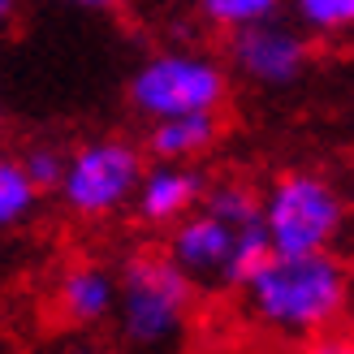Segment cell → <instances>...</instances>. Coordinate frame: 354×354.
<instances>
[{"instance_id": "obj_13", "label": "cell", "mask_w": 354, "mask_h": 354, "mask_svg": "<svg viewBox=\"0 0 354 354\" xmlns=\"http://www.w3.org/2000/svg\"><path fill=\"white\" fill-rule=\"evenodd\" d=\"M294 22L315 39H346L354 35V0H290Z\"/></svg>"}, {"instance_id": "obj_8", "label": "cell", "mask_w": 354, "mask_h": 354, "mask_svg": "<svg viewBox=\"0 0 354 354\" xmlns=\"http://www.w3.org/2000/svg\"><path fill=\"white\" fill-rule=\"evenodd\" d=\"M117 286L121 277L104 259H74L52 281V307L69 328H104L117 311Z\"/></svg>"}, {"instance_id": "obj_10", "label": "cell", "mask_w": 354, "mask_h": 354, "mask_svg": "<svg viewBox=\"0 0 354 354\" xmlns=\"http://www.w3.org/2000/svg\"><path fill=\"white\" fill-rule=\"evenodd\" d=\"M225 121L221 113H182V117H160L147 121L143 151L151 160H177V165H199L203 156L221 143Z\"/></svg>"}, {"instance_id": "obj_5", "label": "cell", "mask_w": 354, "mask_h": 354, "mask_svg": "<svg viewBox=\"0 0 354 354\" xmlns=\"http://www.w3.org/2000/svg\"><path fill=\"white\" fill-rule=\"evenodd\" d=\"M229 82H234V69L216 52L173 44V48H156L151 57L134 65L126 82V104L143 121L182 117V113H221L229 104Z\"/></svg>"}, {"instance_id": "obj_9", "label": "cell", "mask_w": 354, "mask_h": 354, "mask_svg": "<svg viewBox=\"0 0 354 354\" xmlns=\"http://www.w3.org/2000/svg\"><path fill=\"white\" fill-rule=\"evenodd\" d=\"M207 190V177L199 173V165H177V160H151L143 169V182L134 190L130 212L147 229H173L182 216H190L199 207Z\"/></svg>"}, {"instance_id": "obj_2", "label": "cell", "mask_w": 354, "mask_h": 354, "mask_svg": "<svg viewBox=\"0 0 354 354\" xmlns=\"http://www.w3.org/2000/svg\"><path fill=\"white\" fill-rule=\"evenodd\" d=\"M165 251L199 294H238L251 268L272 251L259 190L242 177L207 182L199 207L169 229Z\"/></svg>"}, {"instance_id": "obj_20", "label": "cell", "mask_w": 354, "mask_h": 354, "mask_svg": "<svg viewBox=\"0 0 354 354\" xmlns=\"http://www.w3.org/2000/svg\"><path fill=\"white\" fill-rule=\"evenodd\" d=\"M221 354H242V350H221Z\"/></svg>"}, {"instance_id": "obj_15", "label": "cell", "mask_w": 354, "mask_h": 354, "mask_svg": "<svg viewBox=\"0 0 354 354\" xmlns=\"http://www.w3.org/2000/svg\"><path fill=\"white\" fill-rule=\"evenodd\" d=\"M294 354H354V333L350 328H328V333H315V337L298 342Z\"/></svg>"}, {"instance_id": "obj_1", "label": "cell", "mask_w": 354, "mask_h": 354, "mask_svg": "<svg viewBox=\"0 0 354 354\" xmlns=\"http://www.w3.org/2000/svg\"><path fill=\"white\" fill-rule=\"evenodd\" d=\"M234 298L238 320L255 337L298 346L354 311V268L337 251H268Z\"/></svg>"}, {"instance_id": "obj_14", "label": "cell", "mask_w": 354, "mask_h": 354, "mask_svg": "<svg viewBox=\"0 0 354 354\" xmlns=\"http://www.w3.org/2000/svg\"><path fill=\"white\" fill-rule=\"evenodd\" d=\"M17 156H22L26 173L35 177V186H39L44 194H48V190L57 194V186H61V173H65V160H69V147H61V143H48V138H39V143L22 147Z\"/></svg>"}, {"instance_id": "obj_6", "label": "cell", "mask_w": 354, "mask_h": 354, "mask_svg": "<svg viewBox=\"0 0 354 354\" xmlns=\"http://www.w3.org/2000/svg\"><path fill=\"white\" fill-rule=\"evenodd\" d=\"M147 151L126 134H100L69 147L57 199L74 221H113L130 212L134 190L143 182Z\"/></svg>"}, {"instance_id": "obj_17", "label": "cell", "mask_w": 354, "mask_h": 354, "mask_svg": "<svg viewBox=\"0 0 354 354\" xmlns=\"http://www.w3.org/2000/svg\"><path fill=\"white\" fill-rule=\"evenodd\" d=\"M13 17H17V0H0V30H9Z\"/></svg>"}, {"instance_id": "obj_7", "label": "cell", "mask_w": 354, "mask_h": 354, "mask_svg": "<svg viewBox=\"0 0 354 354\" xmlns=\"http://www.w3.org/2000/svg\"><path fill=\"white\" fill-rule=\"evenodd\" d=\"M225 65L251 86L286 91L311 69V35L281 17H268L259 26L225 35Z\"/></svg>"}, {"instance_id": "obj_11", "label": "cell", "mask_w": 354, "mask_h": 354, "mask_svg": "<svg viewBox=\"0 0 354 354\" xmlns=\"http://www.w3.org/2000/svg\"><path fill=\"white\" fill-rule=\"evenodd\" d=\"M44 203V190L35 186L17 151H0V234H13L35 221Z\"/></svg>"}, {"instance_id": "obj_16", "label": "cell", "mask_w": 354, "mask_h": 354, "mask_svg": "<svg viewBox=\"0 0 354 354\" xmlns=\"http://www.w3.org/2000/svg\"><path fill=\"white\" fill-rule=\"evenodd\" d=\"M57 5L86 9V13H109V9H117V5H121V0H57Z\"/></svg>"}, {"instance_id": "obj_3", "label": "cell", "mask_w": 354, "mask_h": 354, "mask_svg": "<svg viewBox=\"0 0 354 354\" xmlns=\"http://www.w3.org/2000/svg\"><path fill=\"white\" fill-rule=\"evenodd\" d=\"M113 350L117 354H190L199 333V286L169 251H134L117 268Z\"/></svg>"}, {"instance_id": "obj_4", "label": "cell", "mask_w": 354, "mask_h": 354, "mask_svg": "<svg viewBox=\"0 0 354 354\" xmlns=\"http://www.w3.org/2000/svg\"><path fill=\"white\" fill-rule=\"evenodd\" d=\"M272 251H337L350 229V194L324 169H281L259 190Z\"/></svg>"}, {"instance_id": "obj_18", "label": "cell", "mask_w": 354, "mask_h": 354, "mask_svg": "<svg viewBox=\"0 0 354 354\" xmlns=\"http://www.w3.org/2000/svg\"><path fill=\"white\" fill-rule=\"evenodd\" d=\"M65 354H117L113 346H74V350H65Z\"/></svg>"}, {"instance_id": "obj_19", "label": "cell", "mask_w": 354, "mask_h": 354, "mask_svg": "<svg viewBox=\"0 0 354 354\" xmlns=\"http://www.w3.org/2000/svg\"><path fill=\"white\" fill-rule=\"evenodd\" d=\"M0 130H5V100H0Z\"/></svg>"}, {"instance_id": "obj_12", "label": "cell", "mask_w": 354, "mask_h": 354, "mask_svg": "<svg viewBox=\"0 0 354 354\" xmlns=\"http://www.w3.org/2000/svg\"><path fill=\"white\" fill-rule=\"evenodd\" d=\"M281 9H286V0H194L199 22L221 30V35H234V30L268 22V17H281Z\"/></svg>"}]
</instances>
